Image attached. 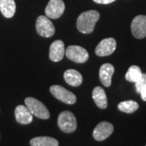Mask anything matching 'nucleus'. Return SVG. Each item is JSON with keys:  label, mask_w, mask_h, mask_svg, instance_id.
<instances>
[{"label": "nucleus", "mask_w": 146, "mask_h": 146, "mask_svg": "<svg viewBox=\"0 0 146 146\" xmlns=\"http://www.w3.org/2000/svg\"><path fill=\"white\" fill-rule=\"evenodd\" d=\"M93 99L96 105L101 109H106L107 107V98L104 89L101 87H96L93 90Z\"/></svg>", "instance_id": "15"}, {"label": "nucleus", "mask_w": 146, "mask_h": 146, "mask_svg": "<svg viewBox=\"0 0 146 146\" xmlns=\"http://www.w3.org/2000/svg\"><path fill=\"white\" fill-rule=\"evenodd\" d=\"M145 146H146V145H145Z\"/></svg>", "instance_id": "23"}, {"label": "nucleus", "mask_w": 146, "mask_h": 146, "mask_svg": "<svg viewBox=\"0 0 146 146\" xmlns=\"http://www.w3.org/2000/svg\"><path fill=\"white\" fill-rule=\"evenodd\" d=\"M58 126L63 132L72 133L76 129V119L71 111H63L58 117Z\"/></svg>", "instance_id": "3"}, {"label": "nucleus", "mask_w": 146, "mask_h": 146, "mask_svg": "<svg viewBox=\"0 0 146 146\" xmlns=\"http://www.w3.org/2000/svg\"><path fill=\"white\" fill-rule=\"evenodd\" d=\"M64 80L67 83L74 87L80 86L82 81H83V77L81 74L78 71L74 70V69H68L67 70L64 74H63Z\"/></svg>", "instance_id": "14"}, {"label": "nucleus", "mask_w": 146, "mask_h": 146, "mask_svg": "<svg viewBox=\"0 0 146 146\" xmlns=\"http://www.w3.org/2000/svg\"><path fill=\"white\" fill-rule=\"evenodd\" d=\"M135 84H136V92H137V93H140L141 89L146 84V74L143 73L141 78L136 81V83H135Z\"/></svg>", "instance_id": "20"}, {"label": "nucleus", "mask_w": 146, "mask_h": 146, "mask_svg": "<svg viewBox=\"0 0 146 146\" xmlns=\"http://www.w3.org/2000/svg\"><path fill=\"white\" fill-rule=\"evenodd\" d=\"M114 131V126L109 122H101L93 131L94 138L98 141H103L107 139Z\"/></svg>", "instance_id": "8"}, {"label": "nucleus", "mask_w": 146, "mask_h": 146, "mask_svg": "<svg viewBox=\"0 0 146 146\" xmlns=\"http://www.w3.org/2000/svg\"><path fill=\"white\" fill-rule=\"evenodd\" d=\"M114 72L115 68L110 63H105L100 68L99 77L103 85L106 87H110L111 85V79Z\"/></svg>", "instance_id": "13"}, {"label": "nucleus", "mask_w": 146, "mask_h": 146, "mask_svg": "<svg viewBox=\"0 0 146 146\" xmlns=\"http://www.w3.org/2000/svg\"><path fill=\"white\" fill-rule=\"evenodd\" d=\"M36 30L40 36L43 37H50L55 33V28L53 23L47 16H40L36 21Z\"/></svg>", "instance_id": "4"}, {"label": "nucleus", "mask_w": 146, "mask_h": 146, "mask_svg": "<svg viewBox=\"0 0 146 146\" xmlns=\"http://www.w3.org/2000/svg\"><path fill=\"white\" fill-rule=\"evenodd\" d=\"M139 108V104L135 101H124L118 105V109L127 114H131Z\"/></svg>", "instance_id": "19"}, {"label": "nucleus", "mask_w": 146, "mask_h": 146, "mask_svg": "<svg viewBox=\"0 0 146 146\" xmlns=\"http://www.w3.org/2000/svg\"><path fill=\"white\" fill-rule=\"evenodd\" d=\"M139 94H141V97L142 100L146 102V84L141 89V91H140Z\"/></svg>", "instance_id": "21"}, {"label": "nucleus", "mask_w": 146, "mask_h": 146, "mask_svg": "<svg viewBox=\"0 0 146 146\" xmlns=\"http://www.w3.org/2000/svg\"><path fill=\"white\" fill-rule=\"evenodd\" d=\"M65 55L68 59L77 63H85L89 56L88 51L79 46H69L65 50Z\"/></svg>", "instance_id": "5"}, {"label": "nucleus", "mask_w": 146, "mask_h": 146, "mask_svg": "<svg viewBox=\"0 0 146 146\" xmlns=\"http://www.w3.org/2000/svg\"><path fill=\"white\" fill-rule=\"evenodd\" d=\"M0 11L6 18H11L16 12L15 0H0Z\"/></svg>", "instance_id": "16"}, {"label": "nucleus", "mask_w": 146, "mask_h": 146, "mask_svg": "<svg viewBox=\"0 0 146 146\" xmlns=\"http://www.w3.org/2000/svg\"><path fill=\"white\" fill-rule=\"evenodd\" d=\"M50 91L55 98L63 102V103L72 105L76 102V95L60 85H52L50 88Z\"/></svg>", "instance_id": "6"}, {"label": "nucleus", "mask_w": 146, "mask_h": 146, "mask_svg": "<svg viewBox=\"0 0 146 146\" xmlns=\"http://www.w3.org/2000/svg\"><path fill=\"white\" fill-rule=\"evenodd\" d=\"M15 116L16 121L22 125L29 124L33 121V115L26 106H17L15 109Z\"/></svg>", "instance_id": "12"}, {"label": "nucleus", "mask_w": 146, "mask_h": 146, "mask_svg": "<svg viewBox=\"0 0 146 146\" xmlns=\"http://www.w3.org/2000/svg\"><path fill=\"white\" fill-rule=\"evenodd\" d=\"M65 10V4L63 0H50L45 13L50 19H58L61 17Z\"/></svg>", "instance_id": "7"}, {"label": "nucleus", "mask_w": 146, "mask_h": 146, "mask_svg": "<svg viewBox=\"0 0 146 146\" xmlns=\"http://www.w3.org/2000/svg\"><path fill=\"white\" fill-rule=\"evenodd\" d=\"M31 146H58V141L50 136H37L30 141Z\"/></svg>", "instance_id": "17"}, {"label": "nucleus", "mask_w": 146, "mask_h": 146, "mask_svg": "<svg viewBox=\"0 0 146 146\" xmlns=\"http://www.w3.org/2000/svg\"><path fill=\"white\" fill-rule=\"evenodd\" d=\"M25 106L29 110L32 115L42 119H48L50 118V112L46 106L34 98H27L25 100Z\"/></svg>", "instance_id": "2"}, {"label": "nucleus", "mask_w": 146, "mask_h": 146, "mask_svg": "<svg viewBox=\"0 0 146 146\" xmlns=\"http://www.w3.org/2000/svg\"><path fill=\"white\" fill-rule=\"evenodd\" d=\"M99 18V12L97 11L90 10L81 13L76 21V26L78 30L85 34L93 33L95 25L98 21Z\"/></svg>", "instance_id": "1"}, {"label": "nucleus", "mask_w": 146, "mask_h": 146, "mask_svg": "<svg viewBox=\"0 0 146 146\" xmlns=\"http://www.w3.org/2000/svg\"><path fill=\"white\" fill-rule=\"evenodd\" d=\"M94 1L99 4H109V3L115 2V0H94Z\"/></svg>", "instance_id": "22"}, {"label": "nucleus", "mask_w": 146, "mask_h": 146, "mask_svg": "<svg viewBox=\"0 0 146 146\" xmlns=\"http://www.w3.org/2000/svg\"><path fill=\"white\" fill-rule=\"evenodd\" d=\"M64 43L61 40L54 41L50 47V58L53 62H59L62 60L65 54Z\"/></svg>", "instance_id": "11"}, {"label": "nucleus", "mask_w": 146, "mask_h": 146, "mask_svg": "<svg viewBox=\"0 0 146 146\" xmlns=\"http://www.w3.org/2000/svg\"><path fill=\"white\" fill-rule=\"evenodd\" d=\"M116 41L112 37L106 38L101 41L95 49V53L98 56H107L110 55L116 49Z\"/></svg>", "instance_id": "10"}, {"label": "nucleus", "mask_w": 146, "mask_h": 146, "mask_svg": "<svg viewBox=\"0 0 146 146\" xmlns=\"http://www.w3.org/2000/svg\"><path fill=\"white\" fill-rule=\"evenodd\" d=\"M131 30L133 36L138 39L146 36V16H136L131 25Z\"/></svg>", "instance_id": "9"}, {"label": "nucleus", "mask_w": 146, "mask_h": 146, "mask_svg": "<svg viewBox=\"0 0 146 146\" xmlns=\"http://www.w3.org/2000/svg\"><path fill=\"white\" fill-rule=\"evenodd\" d=\"M143 73L141 72V68L138 66L132 65L131 66L127 72L126 73L125 78L127 81L131 82V83H136V81L141 78Z\"/></svg>", "instance_id": "18"}]
</instances>
